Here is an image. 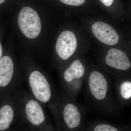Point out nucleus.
<instances>
[{"label":"nucleus","instance_id":"f257e3e1","mask_svg":"<svg viewBox=\"0 0 131 131\" xmlns=\"http://www.w3.org/2000/svg\"><path fill=\"white\" fill-rule=\"evenodd\" d=\"M13 97L26 128L32 131H57L45 106L30 93L20 86L14 90Z\"/></svg>","mask_w":131,"mask_h":131},{"label":"nucleus","instance_id":"f03ea898","mask_svg":"<svg viewBox=\"0 0 131 131\" xmlns=\"http://www.w3.org/2000/svg\"><path fill=\"white\" fill-rule=\"evenodd\" d=\"M86 88L91 100L99 109L112 114L116 104L108 79L98 71L94 70L86 78Z\"/></svg>","mask_w":131,"mask_h":131},{"label":"nucleus","instance_id":"7ed1b4c3","mask_svg":"<svg viewBox=\"0 0 131 131\" xmlns=\"http://www.w3.org/2000/svg\"><path fill=\"white\" fill-rule=\"evenodd\" d=\"M60 93L62 100L61 130L76 131L81 124L83 110L76 98L63 90Z\"/></svg>","mask_w":131,"mask_h":131},{"label":"nucleus","instance_id":"20e7f679","mask_svg":"<svg viewBox=\"0 0 131 131\" xmlns=\"http://www.w3.org/2000/svg\"><path fill=\"white\" fill-rule=\"evenodd\" d=\"M85 77V69L80 59L74 60L64 69L61 83L63 91L76 98L81 90Z\"/></svg>","mask_w":131,"mask_h":131},{"label":"nucleus","instance_id":"39448f33","mask_svg":"<svg viewBox=\"0 0 131 131\" xmlns=\"http://www.w3.org/2000/svg\"><path fill=\"white\" fill-rule=\"evenodd\" d=\"M18 23L20 30L28 38H35L40 34V18L37 12L31 8L26 7L22 8L19 14Z\"/></svg>","mask_w":131,"mask_h":131},{"label":"nucleus","instance_id":"423d86ee","mask_svg":"<svg viewBox=\"0 0 131 131\" xmlns=\"http://www.w3.org/2000/svg\"><path fill=\"white\" fill-rule=\"evenodd\" d=\"M13 125L21 130L26 129L14 98L12 103L0 107V131L8 130Z\"/></svg>","mask_w":131,"mask_h":131},{"label":"nucleus","instance_id":"0eeeda50","mask_svg":"<svg viewBox=\"0 0 131 131\" xmlns=\"http://www.w3.org/2000/svg\"><path fill=\"white\" fill-rule=\"evenodd\" d=\"M20 76H15L14 65L13 59L8 56L3 57L0 60V88H9L14 90L24 82Z\"/></svg>","mask_w":131,"mask_h":131},{"label":"nucleus","instance_id":"6e6552de","mask_svg":"<svg viewBox=\"0 0 131 131\" xmlns=\"http://www.w3.org/2000/svg\"><path fill=\"white\" fill-rule=\"evenodd\" d=\"M77 46V39L74 33L65 31L59 36L56 46V51L60 59L67 61L73 56Z\"/></svg>","mask_w":131,"mask_h":131},{"label":"nucleus","instance_id":"1a4fd4ad","mask_svg":"<svg viewBox=\"0 0 131 131\" xmlns=\"http://www.w3.org/2000/svg\"><path fill=\"white\" fill-rule=\"evenodd\" d=\"M92 31L97 39L107 45H115L119 40V36L115 30L108 24L102 21L94 23L92 27Z\"/></svg>","mask_w":131,"mask_h":131},{"label":"nucleus","instance_id":"9d476101","mask_svg":"<svg viewBox=\"0 0 131 131\" xmlns=\"http://www.w3.org/2000/svg\"><path fill=\"white\" fill-rule=\"evenodd\" d=\"M105 62L108 67L118 70H127L131 66L130 61L126 53L117 49H112L108 50Z\"/></svg>","mask_w":131,"mask_h":131},{"label":"nucleus","instance_id":"9b49d317","mask_svg":"<svg viewBox=\"0 0 131 131\" xmlns=\"http://www.w3.org/2000/svg\"><path fill=\"white\" fill-rule=\"evenodd\" d=\"M119 93L122 99L129 100L131 98V82L125 81L120 83Z\"/></svg>","mask_w":131,"mask_h":131},{"label":"nucleus","instance_id":"f8f14e48","mask_svg":"<svg viewBox=\"0 0 131 131\" xmlns=\"http://www.w3.org/2000/svg\"><path fill=\"white\" fill-rule=\"evenodd\" d=\"M94 131H119L117 128L110 125L101 124L96 125L94 129Z\"/></svg>","mask_w":131,"mask_h":131},{"label":"nucleus","instance_id":"ddd939ff","mask_svg":"<svg viewBox=\"0 0 131 131\" xmlns=\"http://www.w3.org/2000/svg\"><path fill=\"white\" fill-rule=\"evenodd\" d=\"M66 5L73 6H80L82 5L86 0H60Z\"/></svg>","mask_w":131,"mask_h":131},{"label":"nucleus","instance_id":"4468645a","mask_svg":"<svg viewBox=\"0 0 131 131\" xmlns=\"http://www.w3.org/2000/svg\"><path fill=\"white\" fill-rule=\"evenodd\" d=\"M106 6H110L112 5L114 0H100Z\"/></svg>","mask_w":131,"mask_h":131},{"label":"nucleus","instance_id":"2eb2a0df","mask_svg":"<svg viewBox=\"0 0 131 131\" xmlns=\"http://www.w3.org/2000/svg\"><path fill=\"white\" fill-rule=\"evenodd\" d=\"M2 46L1 44V42H0V60L2 58Z\"/></svg>","mask_w":131,"mask_h":131},{"label":"nucleus","instance_id":"dca6fc26","mask_svg":"<svg viewBox=\"0 0 131 131\" xmlns=\"http://www.w3.org/2000/svg\"><path fill=\"white\" fill-rule=\"evenodd\" d=\"M32 131L31 130H29V129H27V128H26V129H24V130H23V131Z\"/></svg>","mask_w":131,"mask_h":131},{"label":"nucleus","instance_id":"f3484780","mask_svg":"<svg viewBox=\"0 0 131 131\" xmlns=\"http://www.w3.org/2000/svg\"><path fill=\"white\" fill-rule=\"evenodd\" d=\"M5 1V0H0V4H2V3L4 2Z\"/></svg>","mask_w":131,"mask_h":131}]
</instances>
